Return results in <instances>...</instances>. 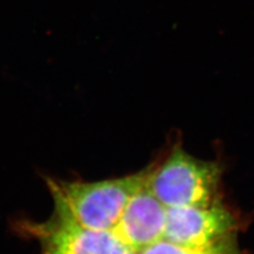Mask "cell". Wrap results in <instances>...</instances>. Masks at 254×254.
<instances>
[{"label": "cell", "mask_w": 254, "mask_h": 254, "mask_svg": "<svg viewBox=\"0 0 254 254\" xmlns=\"http://www.w3.org/2000/svg\"><path fill=\"white\" fill-rule=\"evenodd\" d=\"M11 229L20 237L36 240L39 254H137L115 231L87 229L53 214L43 222L16 218Z\"/></svg>", "instance_id": "obj_3"}, {"label": "cell", "mask_w": 254, "mask_h": 254, "mask_svg": "<svg viewBox=\"0 0 254 254\" xmlns=\"http://www.w3.org/2000/svg\"><path fill=\"white\" fill-rule=\"evenodd\" d=\"M137 254H240L236 235L232 234L206 245L187 246L161 238L141 249Z\"/></svg>", "instance_id": "obj_6"}, {"label": "cell", "mask_w": 254, "mask_h": 254, "mask_svg": "<svg viewBox=\"0 0 254 254\" xmlns=\"http://www.w3.org/2000/svg\"><path fill=\"white\" fill-rule=\"evenodd\" d=\"M152 163L123 177L99 181L46 178L53 200V215L87 229L113 231L130 198L144 187Z\"/></svg>", "instance_id": "obj_1"}, {"label": "cell", "mask_w": 254, "mask_h": 254, "mask_svg": "<svg viewBox=\"0 0 254 254\" xmlns=\"http://www.w3.org/2000/svg\"><path fill=\"white\" fill-rule=\"evenodd\" d=\"M236 220L221 202L209 206L166 208L164 240L199 246L235 234Z\"/></svg>", "instance_id": "obj_4"}, {"label": "cell", "mask_w": 254, "mask_h": 254, "mask_svg": "<svg viewBox=\"0 0 254 254\" xmlns=\"http://www.w3.org/2000/svg\"><path fill=\"white\" fill-rule=\"evenodd\" d=\"M165 212L166 206L145 184L130 198L113 231L138 253L163 237Z\"/></svg>", "instance_id": "obj_5"}, {"label": "cell", "mask_w": 254, "mask_h": 254, "mask_svg": "<svg viewBox=\"0 0 254 254\" xmlns=\"http://www.w3.org/2000/svg\"><path fill=\"white\" fill-rule=\"evenodd\" d=\"M220 170L176 144L161 161L152 163L146 187L166 208L209 206L219 200Z\"/></svg>", "instance_id": "obj_2"}]
</instances>
